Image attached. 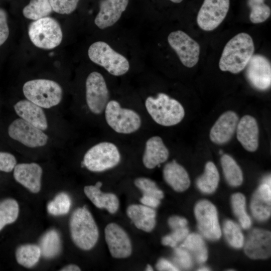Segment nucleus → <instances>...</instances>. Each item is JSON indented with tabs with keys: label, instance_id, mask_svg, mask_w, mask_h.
I'll use <instances>...</instances> for the list:
<instances>
[{
	"label": "nucleus",
	"instance_id": "4c0bfd02",
	"mask_svg": "<svg viewBox=\"0 0 271 271\" xmlns=\"http://www.w3.org/2000/svg\"><path fill=\"white\" fill-rule=\"evenodd\" d=\"M134 184L142 192L143 195L155 197L160 200L164 197L163 192L153 180L148 178H138L135 179Z\"/></svg>",
	"mask_w": 271,
	"mask_h": 271
},
{
	"label": "nucleus",
	"instance_id": "a878e982",
	"mask_svg": "<svg viewBox=\"0 0 271 271\" xmlns=\"http://www.w3.org/2000/svg\"><path fill=\"white\" fill-rule=\"evenodd\" d=\"M163 174L165 182L177 192H184L190 186V180L187 172L175 160L165 165Z\"/></svg>",
	"mask_w": 271,
	"mask_h": 271
},
{
	"label": "nucleus",
	"instance_id": "09e8293b",
	"mask_svg": "<svg viewBox=\"0 0 271 271\" xmlns=\"http://www.w3.org/2000/svg\"><path fill=\"white\" fill-rule=\"evenodd\" d=\"M153 267H152V266L150 264H147V266H146V270L147 271H152V270H153Z\"/></svg>",
	"mask_w": 271,
	"mask_h": 271
},
{
	"label": "nucleus",
	"instance_id": "ddd939ff",
	"mask_svg": "<svg viewBox=\"0 0 271 271\" xmlns=\"http://www.w3.org/2000/svg\"><path fill=\"white\" fill-rule=\"evenodd\" d=\"M229 0H204L197 17L199 27L204 31L216 29L226 17Z\"/></svg>",
	"mask_w": 271,
	"mask_h": 271
},
{
	"label": "nucleus",
	"instance_id": "c9c22d12",
	"mask_svg": "<svg viewBox=\"0 0 271 271\" xmlns=\"http://www.w3.org/2000/svg\"><path fill=\"white\" fill-rule=\"evenodd\" d=\"M71 206L70 196L64 192L57 194L47 206L48 212L51 215L59 216L67 214Z\"/></svg>",
	"mask_w": 271,
	"mask_h": 271
},
{
	"label": "nucleus",
	"instance_id": "473e14b6",
	"mask_svg": "<svg viewBox=\"0 0 271 271\" xmlns=\"http://www.w3.org/2000/svg\"><path fill=\"white\" fill-rule=\"evenodd\" d=\"M19 212V205L15 199L7 198L0 201V231L17 220Z\"/></svg>",
	"mask_w": 271,
	"mask_h": 271
},
{
	"label": "nucleus",
	"instance_id": "39448f33",
	"mask_svg": "<svg viewBox=\"0 0 271 271\" xmlns=\"http://www.w3.org/2000/svg\"><path fill=\"white\" fill-rule=\"evenodd\" d=\"M88 56L92 62L115 76L123 75L129 69L128 60L103 41L92 43L88 49Z\"/></svg>",
	"mask_w": 271,
	"mask_h": 271
},
{
	"label": "nucleus",
	"instance_id": "6e6552de",
	"mask_svg": "<svg viewBox=\"0 0 271 271\" xmlns=\"http://www.w3.org/2000/svg\"><path fill=\"white\" fill-rule=\"evenodd\" d=\"M104 111L106 123L117 133H132L141 126L140 115L131 109L122 107L116 100L109 101Z\"/></svg>",
	"mask_w": 271,
	"mask_h": 271
},
{
	"label": "nucleus",
	"instance_id": "20e7f679",
	"mask_svg": "<svg viewBox=\"0 0 271 271\" xmlns=\"http://www.w3.org/2000/svg\"><path fill=\"white\" fill-rule=\"evenodd\" d=\"M23 92L28 100L44 108L57 105L63 96V90L60 84L46 79L27 81L23 86Z\"/></svg>",
	"mask_w": 271,
	"mask_h": 271
},
{
	"label": "nucleus",
	"instance_id": "a18cd8bd",
	"mask_svg": "<svg viewBox=\"0 0 271 271\" xmlns=\"http://www.w3.org/2000/svg\"><path fill=\"white\" fill-rule=\"evenodd\" d=\"M156 268L158 270L176 271L179 270L178 267L165 258H160L156 263Z\"/></svg>",
	"mask_w": 271,
	"mask_h": 271
},
{
	"label": "nucleus",
	"instance_id": "4468645a",
	"mask_svg": "<svg viewBox=\"0 0 271 271\" xmlns=\"http://www.w3.org/2000/svg\"><path fill=\"white\" fill-rule=\"evenodd\" d=\"M246 77L249 83L259 90L268 89L271 84V66L263 55H253L247 64Z\"/></svg>",
	"mask_w": 271,
	"mask_h": 271
},
{
	"label": "nucleus",
	"instance_id": "72a5a7b5",
	"mask_svg": "<svg viewBox=\"0 0 271 271\" xmlns=\"http://www.w3.org/2000/svg\"><path fill=\"white\" fill-rule=\"evenodd\" d=\"M231 205L234 214L244 229L249 228L251 225V220L245 209V198L240 193L234 194L231 197Z\"/></svg>",
	"mask_w": 271,
	"mask_h": 271
},
{
	"label": "nucleus",
	"instance_id": "58836bf2",
	"mask_svg": "<svg viewBox=\"0 0 271 271\" xmlns=\"http://www.w3.org/2000/svg\"><path fill=\"white\" fill-rule=\"evenodd\" d=\"M52 10L59 14H70L76 9L79 0H49Z\"/></svg>",
	"mask_w": 271,
	"mask_h": 271
},
{
	"label": "nucleus",
	"instance_id": "0eeeda50",
	"mask_svg": "<svg viewBox=\"0 0 271 271\" xmlns=\"http://www.w3.org/2000/svg\"><path fill=\"white\" fill-rule=\"evenodd\" d=\"M121 156L117 146L109 142L99 143L91 147L85 154L83 167L94 172H101L116 166Z\"/></svg>",
	"mask_w": 271,
	"mask_h": 271
},
{
	"label": "nucleus",
	"instance_id": "423d86ee",
	"mask_svg": "<svg viewBox=\"0 0 271 271\" xmlns=\"http://www.w3.org/2000/svg\"><path fill=\"white\" fill-rule=\"evenodd\" d=\"M28 36L34 45L45 50L55 48L63 40V32L59 23L48 16L33 21L29 25Z\"/></svg>",
	"mask_w": 271,
	"mask_h": 271
},
{
	"label": "nucleus",
	"instance_id": "f704fd0d",
	"mask_svg": "<svg viewBox=\"0 0 271 271\" xmlns=\"http://www.w3.org/2000/svg\"><path fill=\"white\" fill-rule=\"evenodd\" d=\"M223 232L228 243L233 247L240 248L244 245V236L239 226L231 220L223 224Z\"/></svg>",
	"mask_w": 271,
	"mask_h": 271
},
{
	"label": "nucleus",
	"instance_id": "a19ab883",
	"mask_svg": "<svg viewBox=\"0 0 271 271\" xmlns=\"http://www.w3.org/2000/svg\"><path fill=\"white\" fill-rule=\"evenodd\" d=\"M174 260L182 268H190L193 264L192 258L189 252L183 247L175 248Z\"/></svg>",
	"mask_w": 271,
	"mask_h": 271
},
{
	"label": "nucleus",
	"instance_id": "7c9ffc66",
	"mask_svg": "<svg viewBox=\"0 0 271 271\" xmlns=\"http://www.w3.org/2000/svg\"><path fill=\"white\" fill-rule=\"evenodd\" d=\"M41 255L39 245L32 244L22 245L16 251V258L18 263L25 267L34 266Z\"/></svg>",
	"mask_w": 271,
	"mask_h": 271
},
{
	"label": "nucleus",
	"instance_id": "e433bc0d",
	"mask_svg": "<svg viewBox=\"0 0 271 271\" xmlns=\"http://www.w3.org/2000/svg\"><path fill=\"white\" fill-rule=\"evenodd\" d=\"M264 0H248L247 4L250 8L249 19L254 24L261 23L270 16V8L264 3Z\"/></svg>",
	"mask_w": 271,
	"mask_h": 271
},
{
	"label": "nucleus",
	"instance_id": "f3484780",
	"mask_svg": "<svg viewBox=\"0 0 271 271\" xmlns=\"http://www.w3.org/2000/svg\"><path fill=\"white\" fill-rule=\"evenodd\" d=\"M270 176L265 177L254 193L250 203V209L254 217L258 221L267 220L271 214Z\"/></svg>",
	"mask_w": 271,
	"mask_h": 271
},
{
	"label": "nucleus",
	"instance_id": "b1692460",
	"mask_svg": "<svg viewBox=\"0 0 271 271\" xmlns=\"http://www.w3.org/2000/svg\"><path fill=\"white\" fill-rule=\"evenodd\" d=\"M126 214L137 228L145 232L152 231L156 226L154 208L143 204H131L127 207Z\"/></svg>",
	"mask_w": 271,
	"mask_h": 271
},
{
	"label": "nucleus",
	"instance_id": "cd10ccee",
	"mask_svg": "<svg viewBox=\"0 0 271 271\" xmlns=\"http://www.w3.org/2000/svg\"><path fill=\"white\" fill-rule=\"evenodd\" d=\"M219 178L216 167L213 162L209 161L205 165L203 174L197 178L196 185L202 192L210 194L217 188Z\"/></svg>",
	"mask_w": 271,
	"mask_h": 271
},
{
	"label": "nucleus",
	"instance_id": "ea45409f",
	"mask_svg": "<svg viewBox=\"0 0 271 271\" xmlns=\"http://www.w3.org/2000/svg\"><path fill=\"white\" fill-rule=\"evenodd\" d=\"M189 234V230L186 227L173 230L172 233L164 236L162 239V243L166 246L175 247L183 241Z\"/></svg>",
	"mask_w": 271,
	"mask_h": 271
},
{
	"label": "nucleus",
	"instance_id": "603ef678",
	"mask_svg": "<svg viewBox=\"0 0 271 271\" xmlns=\"http://www.w3.org/2000/svg\"><path fill=\"white\" fill-rule=\"evenodd\" d=\"M219 153L221 155H222L223 154V151L222 150H220L219 152Z\"/></svg>",
	"mask_w": 271,
	"mask_h": 271
},
{
	"label": "nucleus",
	"instance_id": "c85d7f7f",
	"mask_svg": "<svg viewBox=\"0 0 271 271\" xmlns=\"http://www.w3.org/2000/svg\"><path fill=\"white\" fill-rule=\"evenodd\" d=\"M183 241L180 246L191 253L198 263H204L207 260L208 250L203 238L199 234L189 233Z\"/></svg>",
	"mask_w": 271,
	"mask_h": 271
},
{
	"label": "nucleus",
	"instance_id": "412c9836",
	"mask_svg": "<svg viewBox=\"0 0 271 271\" xmlns=\"http://www.w3.org/2000/svg\"><path fill=\"white\" fill-rule=\"evenodd\" d=\"M236 130V138L244 149L250 152L257 149L259 129L255 118L250 115L243 116L238 121Z\"/></svg>",
	"mask_w": 271,
	"mask_h": 271
},
{
	"label": "nucleus",
	"instance_id": "bb28decb",
	"mask_svg": "<svg viewBox=\"0 0 271 271\" xmlns=\"http://www.w3.org/2000/svg\"><path fill=\"white\" fill-rule=\"evenodd\" d=\"M39 246L41 255L46 258L57 256L61 251L62 244L60 234L55 229H51L43 235L39 241Z\"/></svg>",
	"mask_w": 271,
	"mask_h": 271
},
{
	"label": "nucleus",
	"instance_id": "5701e85b",
	"mask_svg": "<svg viewBox=\"0 0 271 271\" xmlns=\"http://www.w3.org/2000/svg\"><path fill=\"white\" fill-rule=\"evenodd\" d=\"M14 108L21 118L42 130L47 129V117L41 107L26 99L17 102Z\"/></svg>",
	"mask_w": 271,
	"mask_h": 271
},
{
	"label": "nucleus",
	"instance_id": "9d476101",
	"mask_svg": "<svg viewBox=\"0 0 271 271\" xmlns=\"http://www.w3.org/2000/svg\"><path fill=\"white\" fill-rule=\"evenodd\" d=\"M168 41L185 66L192 68L197 63L200 45L186 33L181 30L173 31L169 35Z\"/></svg>",
	"mask_w": 271,
	"mask_h": 271
},
{
	"label": "nucleus",
	"instance_id": "dca6fc26",
	"mask_svg": "<svg viewBox=\"0 0 271 271\" xmlns=\"http://www.w3.org/2000/svg\"><path fill=\"white\" fill-rule=\"evenodd\" d=\"M244 250L246 255L253 259H266L271 254L270 232L255 228L249 234Z\"/></svg>",
	"mask_w": 271,
	"mask_h": 271
},
{
	"label": "nucleus",
	"instance_id": "8fccbe9b",
	"mask_svg": "<svg viewBox=\"0 0 271 271\" xmlns=\"http://www.w3.org/2000/svg\"><path fill=\"white\" fill-rule=\"evenodd\" d=\"M210 270L209 268L206 267H202L198 269V270H201V271H206V270Z\"/></svg>",
	"mask_w": 271,
	"mask_h": 271
},
{
	"label": "nucleus",
	"instance_id": "4be33fe9",
	"mask_svg": "<svg viewBox=\"0 0 271 271\" xmlns=\"http://www.w3.org/2000/svg\"><path fill=\"white\" fill-rule=\"evenodd\" d=\"M169 156V151L160 137L155 136L147 140L142 159L146 168H156L165 162Z\"/></svg>",
	"mask_w": 271,
	"mask_h": 271
},
{
	"label": "nucleus",
	"instance_id": "9b49d317",
	"mask_svg": "<svg viewBox=\"0 0 271 271\" xmlns=\"http://www.w3.org/2000/svg\"><path fill=\"white\" fill-rule=\"evenodd\" d=\"M194 213L201 234L211 240L219 239L221 231L215 206L208 200H200L195 206Z\"/></svg>",
	"mask_w": 271,
	"mask_h": 271
},
{
	"label": "nucleus",
	"instance_id": "393cba45",
	"mask_svg": "<svg viewBox=\"0 0 271 271\" xmlns=\"http://www.w3.org/2000/svg\"><path fill=\"white\" fill-rule=\"evenodd\" d=\"M102 185V183L98 181L95 185L86 186L84 192L96 207L105 209L110 213L113 214L118 209L119 200L113 193L102 192L100 190Z\"/></svg>",
	"mask_w": 271,
	"mask_h": 271
},
{
	"label": "nucleus",
	"instance_id": "f257e3e1",
	"mask_svg": "<svg viewBox=\"0 0 271 271\" xmlns=\"http://www.w3.org/2000/svg\"><path fill=\"white\" fill-rule=\"evenodd\" d=\"M254 50L253 41L249 34H237L224 48L219 63L220 69L234 74L240 72L246 67Z\"/></svg>",
	"mask_w": 271,
	"mask_h": 271
},
{
	"label": "nucleus",
	"instance_id": "f03ea898",
	"mask_svg": "<svg viewBox=\"0 0 271 271\" xmlns=\"http://www.w3.org/2000/svg\"><path fill=\"white\" fill-rule=\"evenodd\" d=\"M145 105L153 120L162 126L176 125L185 116V110L181 103L164 93H159L156 97L148 96Z\"/></svg>",
	"mask_w": 271,
	"mask_h": 271
},
{
	"label": "nucleus",
	"instance_id": "f8f14e48",
	"mask_svg": "<svg viewBox=\"0 0 271 271\" xmlns=\"http://www.w3.org/2000/svg\"><path fill=\"white\" fill-rule=\"evenodd\" d=\"M8 134L13 140L29 148L43 147L48 140L43 130L21 118L14 120L10 124Z\"/></svg>",
	"mask_w": 271,
	"mask_h": 271
},
{
	"label": "nucleus",
	"instance_id": "de8ad7c7",
	"mask_svg": "<svg viewBox=\"0 0 271 271\" xmlns=\"http://www.w3.org/2000/svg\"><path fill=\"white\" fill-rule=\"evenodd\" d=\"M62 271H78L81 270L80 267L75 264H69L60 269Z\"/></svg>",
	"mask_w": 271,
	"mask_h": 271
},
{
	"label": "nucleus",
	"instance_id": "c756f323",
	"mask_svg": "<svg viewBox=\"0 0 271 271\" xmlns=\"http://www.w3.org/2000/svg\"><path fill=\"white\" fill-rule=\"evenodd\" d=\"M220 161L224 177L228 184L233 187L240 186L243 182V174L235 161L230 156L224 154Z\"/></svg>",
	"mask_w": 271,
	"mask_h": 271
},
{
	"label": "nucleus",
	"instance_id": "3c124183",
	"mask_svg": "<svg viewBox=\"0 0 271 271\" xmlns=\"http://www.w3.org/2000/svg\"><path fill=\"white\" fill-rule=\"evenodd\" d=\"M170 1L174 3H180L183 1V0H170Z\"/></svg>",
	"mask_w": 271,
	"mask_h": 271
},
{
	"label": "nucleus",
	"instance_id": "2f4dec72",
	"mask_svg": "<svg viewBox=\"0 0 271 271\" xmlns=\"http://www.w3.org/2000/svg\"><path fill=\"white\" fill-rule=\"evenodd\" d=\"M49 0H30L23 10V15L27 19L36 21L48 17L52 12Z\"/></svg>",
	"mask_w": 271,
	"mask_h": 271
},
{
	"label": "nucleus",
	"instance_id": "c03bdc74",
	"mask_svg": "<svg viewBox=\"0 0 271 271\" xmlns=\"http://www.w3.org/2000/svg\"><path fill=\"white\" fill-rule=\"evenodd\" d=\"M168 223L169 226L173 230L186 227L188 224V221L186 218L182 217L172 216L169 218Z\"/></svg>",
	"mask_w": 271,
	"mask_h": 271
},
{
	"label": "nucleus",
	"instance_id": "aec40b11",
	"mask_svg": "<svg viewBox=\"0 0 271 271\" xmlns=\"http://www.w3.org/2000/svg\"><path fill=\"white\" fill-rule=\"evenodd\" d=\"M14 177L16 181L32 193L40 191L41 187L42 169L37 163H21L14 169Z\"/></svg>",
	"mask_w": 271,
	"mask_h": 271
},
{
	"label": "nucleus",
	"instance_id": "7ed1b4c3",
	"mask_svg": "<svg viewBox=\"0 0 271 271\" xmlns=\"http://www.w3.org/2000/svg\"><path fill=\"white\" fill-rule=\"evenodd\" d=\"M69 226L72 239L77 246L88 250L95 246L98 239V229L92 215L85 207L78 208L73 211Z\"/></svg>",
	"mask_w": 271,
	"mask_h": 271
},
{
	"label": "nucleus",
	"instance_id": "49530a36",
	"mask_svg": "<svg viewBox=\"0 0 271 271\" xmlns=\"http://www.w3.org/2000/svg\"><path fill=\"white\" fill-rule=\"evenodd\" d=\"M140 202L143 205L156 208L158 207L160 204V200L153 197L143 195L140 199Z\"/></svg>",
	"mask_w": 271,
	"mask_h": 271
},
{
	"label": "nucleus",
	"instance_id": "79ce46f5",
	"mask_svg": "<svg viewBox=\"0 0 271 271\" xmlns=\"http://www.w3.org/2000/svg\"><path fill=\"white\" fill-rule=\"evenodd\" d=\"M17 161L13 155L0 152V171L10 172L14 170Z\"/></svg>",
	"mask_w": 271,
	"mask_h": 271
},
{
	"label": "nucleus",
	"instance_id": "37998d69",
	"mask_svg": "<svg viewBox=\"0 0 271 271\" xmlns=\"http://www.w3.org/2000/svg\"><path fill=\"white\" fill-rule=\"evenodd\" d=\"M10 31L6 11L0 8V46L8 39Z\"/></svg>",
	"mask_w": 271,
	"mask_h": 271
},
{
	"label": "nucleus",
	"instance_id": "2eb2a0df",
	"mask_svg": "<svg viewBox=\"0 0 271 271\" xmlns=\"http://www.w3.org/2000/svg\"><path fill=\"white\" fill-rule=\"evenodd\" d=\"M104 234L110 253L113 257L124 258L131 255L130 239L121 226L115 223H109L105 228Z\"/></svg>",
	"mask_w": 271,
	"mask_h": 271
},
{
	"label": "nucleus",
	"instance_id": "1a4fd4ad",
	"mask_svg": "<svg viewBox=\"0 0 271 271\" xmlns=\"http://www.w3.org/2000/svg\"><path fill=\"white\" fill-rule=\"evenodd\" d=\"M86 101L90 111L100 114L109 101V94L105 80L102 74L93 71L87 76L85 82Z\"/></svg>",
	"mask_w": 271,
	"mask_h": 271
},
{
	"label": "nucleus",
	"instance_id": "a211bd4d",
	"mask_svg": "<svg viewBox=\"0 0 271 271\" xmlns=\"http://www.w3.org/2000/svg\"><path fill=\"white\" fill-rule=\"evenodd\" d=\"M239 118L233 111H227L222 114L212 127L209 137L211 141L218 145L228 142L236 129Z\"/></svg>",
	"mask_w": 271,
	"mask_h": 271
},
{
	"label": "nucleus",
	"instance_id": "6ab92c4d",
	"mask_svg": "<svg viewBox=\"0 0 271 271\" xmlns=\"http://www.w3.org/2000/svg\"><path fill=\"white\" fill-rule=\"evenodd\" d=\"M129 0H102L99 11L94 19L95 25L100 29L113 26L126 9Z\"/></svg>",
	"mask_w": 271,
	"mask_h": 271
}]
</instances>
